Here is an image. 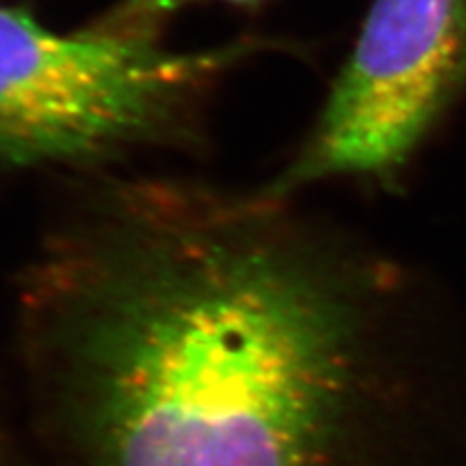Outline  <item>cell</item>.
Returning <instances> with one entry per match:
<instances>
[{"mask_svg":"<svg viewBox=\"0 0 466 466\" xmlns=\"http://www.w3.org/2000/svg\"><path fill=\"white\" fill-rule=\"evenodd\" d=\"M46 466H466V378L387 261L289 201L110 182L17 285Z\"/></svg>","mask_w":466,"mask_h":466,"instance_id":"obj_1","label":"cell"},{"mask_svg":"<svg viewBox=\"0 0 466 466\" xmlns=\"http://www.w3.org/2000/svg\"><path fill=\"white\" fill-rule=\"evenodd\" d=\"M259 48L56 33L0 5V167H89L177 138L209 86Z\"/></svg>","mask_w":466,"mask_h":466,"instance_id":"obj_2","label":"cell"},{"mask_svg":"<svg viewBox=\"0 0 466 466\" xmlns=\"http://www.w3.org/2000/svg\"><path fill=\"white\" fill-rule=\"evenodd\" d=\"M466 93V0H374L296 156L258 190L391 179Z\"/></svg>","mask_w":466,"mask_h":466,"instance_id":"obj_3","label":"cell"},{"mask_svg":"<svg viewBox=\"0 0 466 466\" xmlns=\"http://www.w3.org/2000/svg\"><path fill=\"white\" fill-rule=\"evenodd\" d=\"M199 3H223L233 7H258L264 0H116L102 17L91 22V31L126 39H156L158 28L175 14Z\"/></svg>","mask_w":466,"mask_h":466,"instance_id":"obj_4","label":"cell"},{"mask_svg":"<svg viewBox=\"0 0 466 466\" xmlns=\"http://www.w3.org/2000/svg\"><path fill=\"white\" fill-rule=\"evenodd\" d=\"M0 466H35L26 451H22L15 436L0 421Z\"/></svg>","mask_w":466,"mask_h":466,"instance_id":"obj_5","label":"cell"}]
</instances>
